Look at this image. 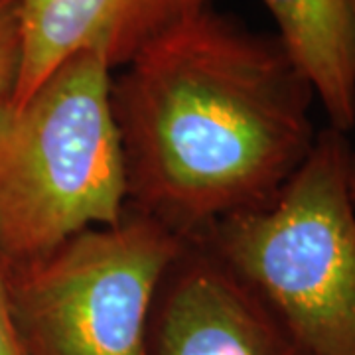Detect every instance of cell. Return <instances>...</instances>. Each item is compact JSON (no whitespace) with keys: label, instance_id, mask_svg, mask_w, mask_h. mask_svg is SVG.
Instances as JSON below:
<instances>
[{"label":"cell","instance_id":"8","mask_svg":"<svg viewBox=\"0 0 355 355\" xmlns=\"http://www.w3.org/2000/svg\"><path fill=\"white\" fill-rule=\"evenodd\" d=\"M20 0H0V103L10 101L20 71Z\"/></svg>","mask_w":355,"mask_h":355},{"label":"cell","instance_id":"6","mask_svg":"<svg viewBox=\"0 0 355 355\" xmlns=\"http://www.w3.org/2000/svg\"><path fill=\"white\" fill-rule=\"evenodd\" d=\"M214 0H20V71L10 105H22L79 51L123 69L140 51Z\"/></svg>","mask_w":355,"mask_h":355},{"label":"cell","instance_id":"5","mask_svg":"<svg viewBox=\"0 0 355 355\" xmlns=\"http://www.w3.org/2000/svg\"><path fill=\"white\" fill-rule=\"evenodd\" d=\"M153 354L310 355L272 310L198 243H190L158 296Z\"/></svg>","mask_w":355,"mask_h":355},{"label":"cell","instance_id":"2","mask_svg":"<svg viewBox=\"0 0 355 355\" xmlns=\"http://www.w3.org/2000/svg\"><path fill=\"white\" fill-rule=\"evenodd\" d=\"M113 69L79 51L22 105L0 103V263L12 270L128 209Z\"/></svg>","mask_w":355,"mask_h":355},{"label":"cell","instance_id":"3","mask_svg":"<svg viewBox=\"0 0 355 355\" xmlns=\"http://www.w3.org/2000/svg\"><path fill=\"white\" fill-rule=\"evenodd\" d=\"M352 153L343 132L320 130L272 202L193 241L239 277L310 355H355Z\"/></svg>","mask_w":355,"mask_h":355},{"label":"cell","instance_id":"10","mask_svg":"<svg viewBox=\"0 0 355 355\" xmlns=\"http://www.w3.org/2000/svg\"><path fill=\"white\" fill-rule=\"evenodd\" d=\"M347 186H349V198L355 205V150L352 153V160H349V172H347Z\"/></svg>","mask_w":355,"mask_h":355},{"label":"cell","instance_id":"7","mask_svg":"<svg viewBox=\"0 0 355 355\" xmlns=\"http://www.w3.org/2000/svg\"><path fill=\"white\" fill-rule=\"evenodd\" d=\"M330 127H355V0H263Z\"/></svg>","mask_w":355,"mask_h":355},{"label":"cell","instance_id":"4","mask_svg":"<svg viewBox=\"0 0 355 355\" xmlns=\"http://www.w3.org/2000/svg\"><path fill=\"white\" fill-rule=\"evenodd\" d=\"M190 247L139 211L87 229L6 270L24 355H154L153 318L170 270Z\"/></svg>","mask_w":355,"mask_h":355},{"label":"cell","instance_id":"1","mask_svg":"<svg viewBox=\"0 0 355 355\" xmlns=\"http://www.w3.org/2000/svg\"><path fill=\"white\" fill-rule=\"evenodd\" d=\"M314 99L277 34L191 16L113 76L128 209L193 243L270 203L314 146Z\"/></svg>","mask_w":355,"mask_h":355},{"label":"cell","instance_id":"9","mask_svg":"<svg viewBox=\"0 0 355 355\" xmlns=\"http://www.w3.org/2000/svg\"><path fill=\"white\" fill-rule=\"evenodd\" d=\"M0 355H24L22 343L18 340V331L14 326L8 280L2 263H0Z\"/></svg>","mask_w":355,"mask_h":355}]
</instances>
